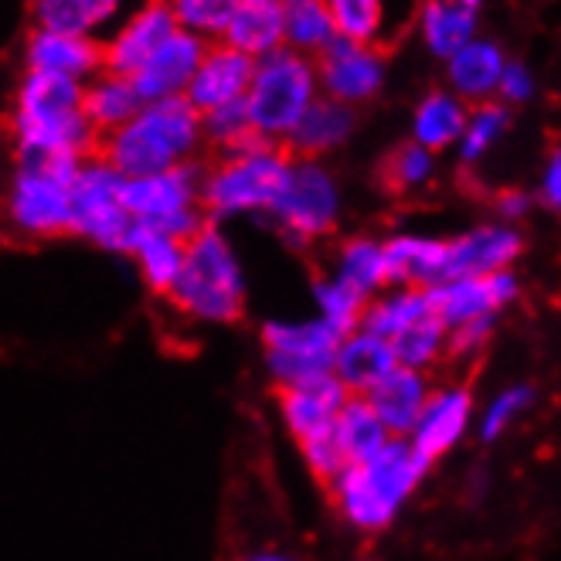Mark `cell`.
Masks as SVG:
<instances>
[{
	"instance_id": "cell-36",
	"label": "cell",
	"mask_w": 561,
	"mask_h": 561,
	"mask_svg": "<svg viewBox=\"0 0 561 561\" xmlns=\"http://www.w3.org/2000/svg\"><path fill=\"white\" fill-rule=\"evenodd\" d=\"M337 38L323 0H283V48L317 58Z\"/></svg>"
},
{
	"instance_id": "cell-25",
	"label": "cell",
	"mask_w": 561,
	"mask_h": 561,
	"mask_svg": "<svg viewBox=\"0 0 561 561\" xmlns=\"http://www.w3.org/2000/svg\"><path fill=\"white\" fill-rule=\"evenodd\" d=\"M415 31L422 48L433 58L446 61L480 35V11L463 8L459 0H422Z\"/></svg>"
},
{
	"instance_id": "cell-11",
	"label": "cell",
	"mask_w": 561,
	"mask_h": 561,
	"mask_svg": "<svg viewBox=\"0 0 561 561\" xmlns=\"http://www.w3.org/2000/svg\"><path fill=\"white\" fill-rule=\"evenodd\" d=\"M341 334L323 320H273L262 327L266 344V368L279 381V388H300L330 378Z\"/></svg>"
},
{
	"instance_id": "cell-22",
	"label": "cell",
	"mask_w": 561,
	"mask_h": 561,
	"mask_svg": "<svg viewBox=\"0 0 561 561\" xmlns=\"http://www.w3.org/2000/svg\"><path fill=\"white\" fill-rule=\"evenodd\" d=\"M394 368V354H391V344L381 341L378 334H368V330H351L337 341V351H334V365H330V378H334L347 394H357V399H365V394L385 378L391 375Z\"/></svg>"
},
{
	"instance_id": "cell-9",
	"label": "cell",
	"mask_w": 561,
	"mask_h": 561,
	"mask_svg": "<svg viewBox=\"0 0 561 561\" xmlns=\"http://www.w3.org/2000/svg\"><path fill=\"white\" fill-rule=\"evenodd\" d=\"M341 208L344 197L334 171L323 160L293 157L279 197L273 202L266 218H273L279 225V232L289 236L293 242H317L337 228Z\"/></svg>"
},
{
	"instance_id": "cell-5",
	"label": "cell",
	"mask_w": 561,
	"mask_h": 561,
	"mask_svg": "<svg viewBox=\"0 0 561 561\" xmlns=\"http://www.w3.org/2000/svg\"><path fill=\"white\" fill-rule=\"evenodd\" d=\"M289 153L276 144L252 137L239 150L218 157L215 168L202 174L205 218H259L270 215L289 171Z\"/></svg>"
},
{
	"instance_id": "cell-18",
	"label": "cell",
	"mask_w": 561,
	"mask_h": 561,
	"mask_svg": "<svg viewBox=\"0 0 561 561\" xmlns=\"http://www.w3.org/2000/svg\"><path fill=\"white\" fill-rule=\"evenodd\" d=\"M470 425H473V394L463 385L433 388L409 443L433 463V459L449 453L470 433Z\"/></svg>"
},
{
	"instance_id": "cell-33",
	"label": "cell",
	"mask_w": 561,
	"mask_h": 561,
	"mask_svg": "<svg viewBox=\"0 0 561 561\" xmlns=\"http://www.w3.org/2000/svg\"><path fill=\"white\" fill-rule=\"evenodd\" d=\"M330 436H334L344 463H360V459L375 456L391 436L385 433V425L371 412V405L357 394H347L334 425H330Z\"/></svg>"
},
{
	"instance_id": "cell-15",
	"label": "cell",
	"mask_w": 561,
	"mask_h": 561,
	"mask_svg": "<svg viewBox=\"0 0 561 561\" xmlns=\"http://www.w3.org/2000/svg\"><path fill=\"white\" fill-rule=\"evenodd\" d=\"M252 65H255V58L242 55L239 48L225 45V42L205 45V55L197 61V69L184 89V99L191 103V110L202 116L208 110L245 99V89L252 82Z\"/></svg>"
},
{
	"instance_id": "cell-2",
	"label": "cell",
	"mask_w": 561,
	"mask_h": 561,
	"mask_svg": "<svg viewBox=\"0 0 561 561\" xmlns=\"http://www.w3.org/2000/svg\"><path fill=\"white\" fill-rule=\"evenodd\" d=\"M197 150H202V116L184 95L144 103L119 129L99 137L95 147V153L126 181L181 168L197 157Z\"/></svg>"
},
{
	"instance_id": "cell-3",
	"label": "cell",
	"mask_w": 561,
	"mask_h": 561,
	"mask_svg": "<svg viewBox=\"0 0 561 561\" xmlns=\"http://www.w3.org/2000/svg\"><path fill=\"white\" fill-rule=\"evenodd\" d=\"M428 467L433 463L409 439H388L375 456L347 463L330 480V493L357 531H381L419 490Z\"/></svg>"
},
{
	"instance_id": "cell-29",
	"label": "cell",
	"mask_w": 561,
	"mask_h": 561,
	"mask_svg": "<svg viewBox=\"0 0 561 561\" xmlns=\"http://www.w3.org/2000/svg\"><path fill=\"white\" fill-rule=\"evenodd\" d=\"M221 42L249 58H262L283 48V0H242Z\"/></svg>"
},
{
	"instance_id": "cell-21",
	"label": "cell",
	"mask_w": 561,
	"mask_h": 561,
	"mask_svg": "<svg viewBox=\"0 0 561 561\" xmlns=\"http://www.w3.org/2000/svg\"><path fill=\"white\" fill-rule=\"evenodd\" d=\"M428 394H433V385H428L422 371L394 368L365 394V402L371 405V412L378 415V422L385 425V433L391 439H409L428 402Z\"/></svg>"
},
{
	"instance_id": "cell-13",
	"label": "cell",
	"mask_w": 561,
	"mask_h": 561,
	"mask_svg": "<svg viewBox=\"0 0 561 561\" xmlns=\"http://www.w3.org/2000/svg\"><path fill=\"white\" fill-rule=\"evenodd\" d=\"M178 31V21L168 0H140L129 11L110 38H103V72L113 76H137L140 65Z\"/></svg>"
},
{
	"instance_id": "cell-35",
	"label": "cell",
	"mask_w": 561,
	"mask_h": 561,
	"mask_svg": "<svg viewBox=\"0 0 561 561\" xmlns=\"http://www.w3.org/2000/svg\"><path fill=\"white\" fill-rule=\"evenodd\" d=\"M126 255H134L144 283L153 293L168 296L171 286H174V279H178V273H181L184 242L163 236V232H150V228H140L137 225V236H134V242H129Z\"/></svg>"
},
{
	"instance_id": "cell-8",
	"label": "cell",
	"mask_w": 561,
	"mask_h": 561,
	"mask_svg": "<svg viewBox=\"0 0 561 561\" xmlns=\"http://www.w3.org/2000/svg\"><path fill=\"white\" fill-rule=\"evenodd\" d=\"M202 174L205 171L191 160L160 174L129 178L123 181V205L140 228L187 242L208 225L202 208Z\"/></svg>"
},
{
	"instance_id": "cell-44",
	"label": "cell",
	"mask_w": 561,
	"mask_h": 561,
	"mask_svg": "<svg viewBox=\"0 0 561 561\" xmlns=\"http://www.w3.org/2000/svg\"><path fill=\"white\" fill-rule=\"evenodd\" d=\"M538 95V76L527 61L520 58H507L504 72H501V82H497V103L514 110V106H527L531 99Z\"/></svg>"
},
{
	"instance_id": "cell-1",
	"label": "cell",
	"mask_w": 561,
	"mask_h": 561,
	"mask_svg": "<svg viewBox=\"0 0 561 561\" xmlns=\"http://www.w3.org/2000/svg\"><path fill=\"white\" fill-rule=\"evenodd\" d=\"M14 157H72L85 160L99 147V134L82 113V82L24 72L11 103Z\"/></svg>"
},
{
	"instance_id": "cell-23",
	"label": "cell",
	"mask_w": 561,
	"mask_h": 561,
	"mask_svg": "<svg viewBox=\"0 0 561 561\" xmlns=\"http://www.w3.org/2000/svg\"><path fill=\"white\" fill-rule=\"evenodd\" d=\"M354 129H357V110L317 95L313 106L300 116V123H296V129L283 147H289L296 157L323 160L327 153L341 150L354 137Z\"/></svg>"
},
{
	"instance_id": "cell-6",
	"label": "cell",
	"mask_w": 561,
	"mask_h": 561,
	"mask_svg": "<svg viewBox=\"0 0 561 561\" xmlns=\"http://www.w3.org/2000/svg\"><path fill=\"white\" fill-rule=\"evenodd\" d=\"M320 95L313 58L276 48L255 58L252 82L245 89V110L252 119V134L266 144L283 147L300 123V116Z\"/></svg>"
},
{
	"instance_id": "cell-34",
	"label": "cell",
	"mask_w": 561,
	"mask_h": 561,
	"mask_svg": "<svg viewBox=\"0 0 561 561\" xmlns=\"http://www.w3.org/2000/svg\"><path fill=\"white\" fill-rule=\"evenodd\" d=\"M511 126H514V113L507 106H501L497 99L470 106L463 134H459V140L453 147L459 163H463V168H477V163H483L493 150L504 144Z\"/></svg>"
},
{
	"instance_id": "cell-27",
	"label": "cell",
	"mask_w": 561,
	"mask_h": 561,
	"mask_svg": "<svg viewBox=\"0 0 561 561\" xmlns=\"http://www.w3.org/2000/svg\"><path fill=\"white\" fill-rule=\"evenodd\" d=\"M467 113H470V106L459 95H453L446 85L428 89L412 110V123H409L412 137L409 140L439 157L443 150L456 147L459 134H463V126H467Z\"/></svg>"
},
{
	"instance_id": "cell-50",
	"label": "cell",
	"mask_w": 561,
	"mask_h": 561,
	"mask_svg": "<svg viewBox=\"0 0 561 561\" xmlns=\"http://www.w3.org/2000/svg\"><path fill=\"white\" fill-rule=\"evenodd\" d=\"M459 4H463V8H473V11H480L483 0H459Z\"/></svg>"
},
{
	"instance_id": "cell-46",
	"label": "cell",
	"mask_w": 561,
	"mask_h": 561,
	"mask_svg": "<svg viewBox=\"0 0 561 561\" xmlns=\"http://www.w3.org/2000/svg\"><path fill=\"white\" fill-rule=\"evenodd\" d=\"M300 453H304V459H307V467L320 477V480H334L347 463H344V456H341V449H337V443H334V436H317V439H307V443H300Z\"/></svg>"
},
{
	"instance_id": "cell-42",
	"label": "cell",
	"mask_w": 561,
	"mask_h": 561,
	"mask_svg": "<svg viewBox=\"0 0 561 561\" xmlns=\"http://www.w3.org/2000/svg\"><path fill=\"white\" fill-rule=\"evenodd\" d=\"M255 134H252V119H249V110H245V99L202 113V144L218 147V153L239 150Z\"/></svg>"
},
{
	"instance_id": "cell-48",
	"label": "cell",
	"mask_w": 561,
	"mask_h": 561,
	"mask_svg": "<svg viewBox=\"0 0 561 561\" xmlns=\"http://www.w3.org/2000/svg\"><path fill=\"white\" fill-rule=\"evenodd\" d=\"M493 208H497L501 221L504 225H517L527 211L535 208V197L527 194V191H517V187H507L497 194V202H493Z\"/></svg>"
},
{
	"instance_id": "cell-12",
	"label": "cell",
	"mask_w": 561,
	"mask_h": 561,
	"mask_svg": "<svg viewBox=\"0 0 561 561\" xmlns=\"http://www.w3.org/2000/svg\"><path fill=\"white\" fill-rule=\"evenodd\" d=\"M313 69L320 95L351 110L371 103L388 85V55L381 45L334 38L313 58Z\"/></svg>"
},
{
	"instance_id": "cell-32",
	"label": "cell",
	"mask_w": 561,
	"mask_h": 561,
	"mask_svg": "<svg viewBox=\"0 0 561 561\" xmlns=\"http://www.w3.org/2000/svg\"><path fill=\"white\" fill-rule=\"evenodd\" d=\"M334 279L354 289L360 300H375L378 293L388 289V262H385V242L378 239H347L334 259Z\"/></svg>"
},
{
	"instance_id": "cell-37",
	"label": "cell",
	"mask_w": 561,
	"mask_h": 561,
	"mask_svg": "<svg viewBox=\"0 0 561 561\" xmlns=\"http://www.w3.org/2000/svg\"><path fill=\"white\" fill-rule=\"evenodd\" d=\"M323 8L334 21L337 38L381 45L388 35V4L385 0H323Z\"/></svg>"
},
{
	"instance_id": "cell-47",
	"label": "cell",
	"mask_w": 561,
	"mask_h": 561,
	"mask_svg": "<svg viewBox=\"0 0 561 561\" xmlns=\"http://www.w3.org/2000/svg\"><path fill=\"white\" fill-rule=\"evenodd\" d=\"M535 202L545 205L548 211H558V205H561V153L558 150H551L548 160L541 163Z\"/></svg>"
},
{
	"instance_id": "cell-26",
	"label": "cell",
	"mask_w": 561,
	"mask_h": 561,
	"mask_svg": "<svg viewBox=\"0 0 561 561\" xmlns=\"http://www.w3.org/2000/svg\"><path fill=\"white\" fill-rule=\"evenodd\" d=\"M388 286L433 289L446 279V242L428 236H394L385 242Z\"/></svg>"
},
{
	"instance_id": "cell-38",
	"label": "cell",
	"mask_w": 561,
	"mask_h": 561,
	"mask_svg": "<svg viewBox=\"0 0 561 561\" xmlns=\"http://www.w3.org/2000/svg\"><path fill=\"white\" fill-rule=\"evenodd\" d=\"M446 327L433 317L419 320L415 327L402 330L399 337L388 341L391 344V354H394V365L399 368H409V371H428L433 365L446 357Z\"/></svg>"
},
{
	"instance_id": "cell-17",
	"label": "cell",
	"mask_w": 561,
	"mask_h": 561,
	"mask_svg": "<svg viewBox=\"0 0 561 561\" xmlns=\"http://www.w3.org/2000/svg\"><path fill=\"white\" fill-rule=\"evenodd\" d=\"M24 72L58 76L85 85L92 76L103 72V45L95 38L31 27L24 38Z\"/></svg>"
},
{
	"instance_id": "cell-28",
	"label": "cell",
	"mask_w": 561,
	"mask_h": 561,
	"mask_svg": "<svg viewBox=\"0 0 561 561\" xmlns=\"http://www.w3.org/2000/svg\"><path fill=\"white\" fill-rule=\"evenodd\" d=\"M123 0H31V21L45 31L95 38L116 24Z\"/></svg>"
},
{
	"instance_id": "cell-4",
	"label": "cell",
	"mask_w": 561,
	"mask_h": 561,
	"mask_svg": "<svg viewBox=\"0 0 561 561\" xmlns=\"http://www.w3.org/2000/svg\"><path fill=\"white\" fill-rule=\"evenodd\" d=\"M168 300L197 323H232L245 310V273L236 245L218 225L184 242L181 273Z\"/></svg>"
},
{
	"instance_id": "cell-16",
	"label": "cell",
	"mask_w": 561,
	"mask_h": 561,
	"mask_svg": "<svg viewBox=\"0 0 561 561\" xmlns=\"http://www.w3.org/2000/svg\"><path fill=\"white\" fill-rule=\"evenodd\" d=\"M524 252V236L517 225L486 221L467 228L463 236L446 242V279L456 276H490L511 270V262Z\"/></svg>"
},
{
	"instance_id": "cell-39",
	"label": "cell",
	"mask_w": 561,
	"mask_h": 561,
	"mask_svg": "<svg viewBox=\"0 0 561 561\" xmlns=\"http://www.w3.org/2000/svg\"><path fill=\"white\" fill-rule=\"evenodd\" d=\"M242 0H168V8L181 31L202 38L205 45L221 42L228 21H232L236 8Z\"/></svg>"
},
{
	"instance_id": "cell-24",
	"label": "cell",
	"mask_w": 561,
	"mask_h": 561,
	"mask_svg": "<svg viewBox=\"0 0 561 561\" xmlns=\"http://www.w3.org/2000/svg\"><path fill=\"white\" fill-rule=\"evenodd\" d=\"M344 399H347V391L334 378H323V381L300 385V388H283L279 412L289 433L300 443H307V439L330 433Z\"/></svg>"
},
{
	"instance_id": "cell-14",
	"label": "cell",
	"mask_w": 561,
	"mask_h": 561,
	"mask_svg": "<svg viewBox=\"0 0 561 561\" xmlns=\"http://www.w3.org/2000/svg\"><path fill=\"white\" fill-rule=\"evenodd\" d=\"M517 276L511 270L504 273H490V276H456L443 279L428 289V300H433L436 320L453 330L459 323H470L480 317H497L504 307L517 300Z\"/></svg>"
},
{
	"instance_id": "cell-7",
	"label": "cell",
	"mask_w": 561,
	"mask_h": 561,
	"mask_svg": "<svg viewBox=\"0 0 561 561\" xmlns=\"http://www.w3.org/2000/svg\"><path fill=\"white\" fill-rule=\"evenodd\" d=\"M82 160L18 157L4 194V221L24 239H55L72 228V178Z\"/></svg>"
},
{
	"instance_id": "cell-49",
	"label": "cell",
	"mask_w": 561,
	"mask_h": 561,
	"mask_svg": "<svg viewBox=\"0 0 561 561\" xmlns=\"http://www.w3.org/2000/svg\"><path fill=\"white\" fill-rule=\"evenodd\" d=\"M249 561H293V558H286V554H273V551H266V554H252Z\"/></svg>"
},
{
	"instance_id": "cell-40",
	"label": "cell",
	"mask_w": 561,
	"mask_h": 561,
	"mask_svg": "<svg viewBox=\"0 0 561 561\" xmlns=\"http://www.w3.org/2000/svg\"><path fill=\"white\" fill-rule=\"evenodd\" d=\"M436 171H439V157L433 150L405 140V144L394 147L385 160V184L402 191V194H412V191H422V187L433 184Z\"/></svg>"
},
{
	"instance_id": "cell-10",
	"label": "cell",
	"mask_w": 561,
	"mask_h": 561,
	"mask_svg": "<svg viewBox=\"0 0 561 561\" xmlns=\"http://www.w3.org/2000/svg\"><path fill=\"white\" fill-rule=\"evenodd\" d=\"M123 174H116L110 163L89 153L72 178V236H82L85 242L126 252L137 236V221L129 218L123 205Z\"/></svg>"
},
{
	"instance_id": "cell-41",
	"label": "cell",
	"mask_w": 561,
	"mask_h": 561,
	"mask_svg": "<svg viewBox=\"0 0 561 561\" xmlns=\"http://www.w3.org/2000/svg\"><path fill=\"white\" fill-rule=\"evenodd\" d=\"M313 307H317V320H323L330 330H337L341 337L357 330L360 313H365V300L344 283H337L334 276L313 283Z\"/></svg>"
},
{
	"instance_id": "cell-45",
	"label": "cell",
	"mask_w": 561,
	"mask_h": 561,
	"mask_svg": "<svg viewBox=\"0 0 561 561\" xmlns=\"http://www.w3.org/2000/svg\"><path fill=\"white\" fill-rule=\"evenodd\" d=\"M493 323L497 317H480V320H470V323H459L453 330H446V354L453 357H470L477 351H483L490 344V334H493Z\"/></svg>"
},
{
	"instance_id": "cell-43",
	"label": "cell",
	"mask_w": 561,
	"mask_h": 561,
	"mask_svg": "<svg viewBox=\"0 0 561 561\" xmlns=\"http://www.w3.org/2000/svg\"><path fill=\"white\" fill-rule=\"evenodd\" d=\"M535 402V388L531 385H507L504 391H497L493 399L486 402V409L480 412V436L490 439H501L507 428L531 409Z\"/></svg>"
},
{
	"instance_id": "cell-19",
	"label": "cell",
	"mask_w": 561,
	"mask_h": 561,
	"mask_svg": "<svg viewBox=\"0 0 561 561\" xmlns=\"http://www.w3.org/2000/svg\"><path fill=\"white\" fill-rule=\"evenodd\" d=\"M202 55H205V42L178 27L174 35L140 65L137 76H129V79H134L144 103H153V99H178L184 95Z\"/></svg>"
},
{
	"instance_id": "cell-20",
	"label": "cell",
	"mask_w": 561,
	"mask_h": 561,
	"mask_svg": "<svg viewBox=\"0 0 561 561\" xmlns=\"http://www.w3.org/2000/svg\"><path fill=\"white\" fill-rule=\"evenodd\" d=\"M507 58L511 55L504 51V45L497 38L477 35L473 42H467L456 55H449L443 61L446 89L463 99L467 106L490 103V99L497 95V82H501Z\"/></svg>"
},
{
	"instance_id": "cell-30",
	"label": "cell",
	"mask_w": 561,
	"mask_h": 561,
	"mask_svg": "<svg viewBox=\"0 0 561 561\" xmlns=\"http://www.w3.org/2000/svg\"><path fill=\"white\" fill-rule=\"evenodd\" d=\"M140 106H144V99H140L134 79H126V76L99 72L82 85V113L99 137L119 129Z\"/></svg>"
},
{
	"instance_id": "cell-31",
	"label": "cell",
	"mask_w": 561,
	"mask_h": 561,
	"mask_svg": "<svg viewBox=\"0 0 561 561\" xmlns=\"http://www.w3.org/2000/svg\"><path fill=\"white\" fill-rule=\"evenodd\" d=\"M433 317V300H428V289H412V286H388L378 293L375 300L365 304L360 313V330L378 334L381 341H394L402 330L415 327L419 320Z\"/></svg>"
}]
</instances>
